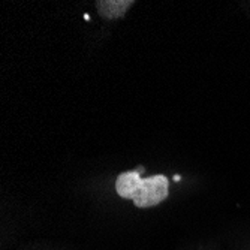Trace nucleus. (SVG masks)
<instances>
[{"instance_id": "1", "label": "nucleus", "mask_w": 250, "mask_h": 250, "mask_svg": "<svg viewBox=\"0 0 250 250\" xmlns=\"http://www.w3.org/2000/svg\"><path fill=\"white\" fill-rule=\"evenodd\" d=\"M116 190L120 198L132 199L138 208H150L168 198L169 183L164 174L143 178L138 171H126L117 177Z\"/></svg>"}, {"instance_id": "2", "label": "nucleus", "mask_w": 250, "mask_h": 250, "mask_svg": "<svg viewBox=\"0 0 250 250\" xmlns=\"http://www.w3.org/2000/svg\"><path fill=\"white\" fill-rule=\"evenodd\" d=\"M133 5L132 0H98L96 8L101 17L106 20L122 18Z\"/></svg>"}]
</instances>
